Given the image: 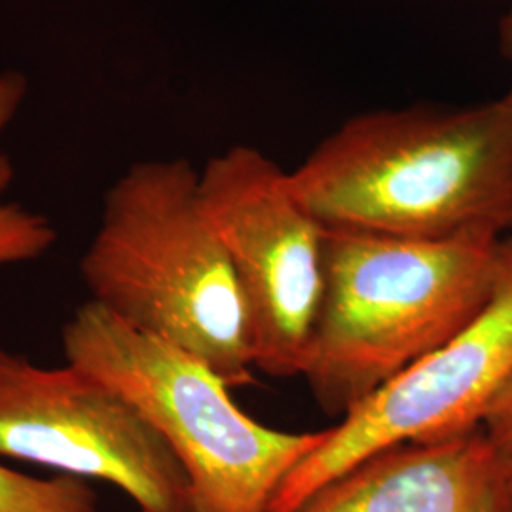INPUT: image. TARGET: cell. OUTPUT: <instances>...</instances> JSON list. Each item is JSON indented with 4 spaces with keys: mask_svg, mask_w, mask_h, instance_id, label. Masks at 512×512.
Instances as JSON below:
<instances>
[{
    "mask_svg": "<svg viewBox=\"0 0 512 512\" xmlns=\"http://www.w3.org/2000/svg\"><path fill=\"white\" fill-rule=\"evenodd\" d=\"M480 429L494 450L512 497V376L488 406Z\"/></svg>",
    "mask_w": 512,
    "mask_h": 512,
    "instance_id": "8fae6325",
    "label": "cell"
},
{
    "mask_svg": "<svg viewBox=\"0 0 512 512\" xmlns=\"http://www.w3.org/2000/svg\"><path fill=\"white\" fill-rule=\"evenodd\" d=\"M69 365L116 389L167 442L198 512H270L275 492L329 429L289 433L245 414L209 366L93 302L61 330Z\"/></svg>",
    "mask_w": 512,
    "mask_h": 512,
    "instance_id": "277c9868",
    "label": "cell"
},
{
    "mask_svg": "<svg viewBox=\"0 0 512 512\" xmlns=\"http://www.w3.org/2000/svg\"><path fill=\"white\" fill-rule=\"evenodd\" d=\"M88 480L29 476L0 465V512H99Z\"/></svg>",
    "mask_w": 512,
    "mask_h": 512,
    "instance_id": "9c48e42d",
    "label": "cell"
},
{
    "mask_svg": "<svg viewBox=\"0 0 512 512\" xmlns=\"http://www.w3.org/2000/svg\"><path fill=\"white\" fill-rule=\"evenodd\" d=\"M200 196L238 279L255 370L300 376L323 294V226L256 148L211 158Z\"/></svg>",
    "mask_w": 512,
    "mask_h": 512,
    "instance_id": "5b68a950",
    "label": "cell"
},
{
    "mask_svg": "<svg viewBox=\"0 0 512 512\" xmlns=\"http://www.w3.org/2000/svg\"><path fill=\"white\" fill-rule=\"evenodd\" d=\"M0 458L109 482L141 512H198L183 465L116 389L0 346Z\"/></svg>",
    "mask_w": 512,
    "mask_h": 512,
    "instance_id": "8992f818",
    "label": "cell"
},
{
    "mask_svg": "<svg viewBox=\"0 0 512 512\" xmlns=\"http://www.w3.org/2000/svg\"><path fill=\"white\" fill-rule=\"evenodd\" d=\"M55 239V228L44 215L14 203L0 205V266L37 260Z\"/></svg>",
    "mask_w": 512,
    "mask_h": 512,
    "instance_id": "30bf717a",
    "label": "cell"
},
{
    "mask_svg": "<svg viewBox=\"0 0 512 512\" xmlns=\"http://www.w3.org/2000/svg\"><path fill=\"white\" fill-rule=\"evenodd\" d=\"M499 33H501V50H503V54L507 55V59L512 61V4L509 12H507V16L501 19ZM503 99L512 105V86L509 93L503 95Z\"/></svg>",
    "mask_w": 512,
    "mask_h": 512,
    "instance_id": "4fadbf2b",
    "label": "cell"
},
{
    "mask_svg": "<svg viewBox=\"0 0 512 512\" xmlns=\"http://www.w3.org/2000/svg\"><path fill=\"white\" fill-rule=\"evenodd\" d=\"M27 93V80L21 73L0 74V133L14 120ZM14 181V165L0 148V198Z\"/></svg>",
    "mask_w": 512,
    "mask_h": 512,
    "instance_id": "7c38bea8",
    "label": "cell"
},
{
    "mask_svg": "<svg viewBox=\"0 0 512 512\" xmlns=\"http://www.w3.org/2000/svg\"><path fill=\"white\" fill-rule=\"evenodd\" d=\"M323 230V294L300 376L342 420L475 319L492 296L503 236Z\"/></svg>",
    "mask_w": 512,
    "mask_h": 512,
    "instance_id": "7a4b0ae2",
    "label": "cell"
},
{
    "mask_svg": "<svg viewBox=\"0 0 512 512\" xmlns=\"http://www.w3.org/2000/svg\"><path fill=\"white\" fill-rule=\"evenodd\" d=\"M323 228L389 238L512 232V105L365 112L289 173Z\"/></svg>",
    "mask_w": 512,
    "mask_h": 512,
    "instance_id": "6da1fadb",
    "label": "cell"
},
{
    "mask_svg": "<svg viewBox=\"0 0 512 512\" xmlns=\"http://www.w3.org/2000/svg\"><path fill=\"white\" fill-rule=\"evenodd\" d=\"M289 512H512L482 429L387 446L330 478Z\"/></svg>",
    "mask_w": 512,
    "mask_h": 512,
    "instance_id": "ba28073f",
    "label": "cell"
},
{
    "mask_svg": "<svg viewBox=\"0 0 512 512\" xmlns=\"http://www.w3.org/2000/svg\"><path fill=\"white\" fill-rule=\"evenodd\" d=\"M90 302L188 351L226 384H255L238 279L186 160L131 165L105 196L80 258Z\"/></svg>",
    "mask_w": 512,
    "mask_h": 512,
    "instance_id": "3957f363",
    "label": "cell"
},
{
    "mask_svg": "<svg viewBox=\"0 0 512 512\" xmlns=\"http://www.w3.org/2000/svg\"><path fill=\"white\" fill-rule=\"evenodd\" d=\"M512 376V234L497 243L486 306L437 351L329 427L275 492L270 512H289L330 478L387 446L442 440L480 429Z\"/></svg>",
    "mask_w": 512,
    "mask_h": 512,
    "instance_id": "52a82bcc",
    "label": "cell"
}]
</instances>
